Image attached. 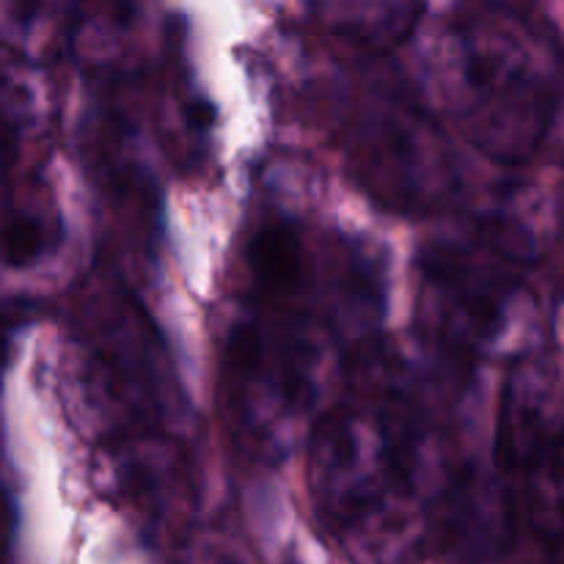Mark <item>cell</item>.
I'll list each match as a JSON object with an SVG mask.
<instances>
[{
    "label": "cell",
    "instance_id": "6",
    "mask_svg": "<svg viewBox=\"0 0 564 564\" xmlns=\"http://www.w3.org/2000/svg\"><path fill=\"white\" fill-rule=\"evenodd\" d=\"M83 306V408L91 411L102 446L124 477L174 474L180 463V405L163 352L149 325L119 292L94 295Z\"/></svg>",
    "mask_w": 564,
    "mask_h": 564
},
{
    "label": "cell",
    "instance_id": "5",
    "mask_svg": "<svg viewBox=\"0 0 564 564\" xmlns=\"http://www.w3.org/2000/svg\"><path fill=\"white\" fill-rule=\"evenodd\" d=\"M534 257L532 229L488 213L438 231L416 259L413 323L424 350L455 375L482 361L499 336Z\"/></svg>",
    "mask_w": 564,
    "mask_h": 564
},
{
    "label": "cell",
    "instance_id": "1",
    "mask_svg": "<svg viewBox=\"0 0 564 564\" xmlns=\"http://www.w3.org/2000/svg\"><path fill=\"white\" fill-rule=\"evenodd\" d=\"M386 281L361 240L264 213L242 240L220 341V405L251 457L306 438L361 347L380 336Z\"/></svg>",
    "mask_w": 564,
    "mask_h": 564
},
{
    "label": "cell",
    "instance_id": "2",
    "mask_svg": "<svg viewBox=\"0 0 564 564\" xmlns=\"http://www.w3.org/2000/svg\"><path fill=\"white\" fill-rule=\"evenodd\" d=\"M303 441L319 523L352 554L391 560L430 527L427 408L383 336L352 356Z\"/></svg>",
    "mask_w": 564,
    "mask_h": 564
},
{
    "label": "cell",
    "instance_id": "4",
    "mask_svg": "<svg viewBox=\"0 0 564 564\" xmlns=\"http://www.w3.org/2000/svg\"><path fill=\"white\" fill-rule=\"evenodd\" d=\"M350 47L356 58H339L317 83L341 163L386 209L411 218L438 213L457 187L438 110L383 58L386 50Z\"/></svg>",
    "mask_w": 564,
    "mask_h": 564
},
{
    "label": "cell",
    "instance_id": "9",
    "mask_svg": "<svg viewBox=\"0 0 564 564\" xmlns=\"http://www.w3.org/2000/svg\"><path fill=\"white\" fill-rule=\"evenodd\" d=\"M319 20L336 39L372 50H389L416 28L424 0H312Z\"/></svg>",
    "mask_w": 564,
    "mask_h": 564
},
{
    "label": "cell",
    "instance_id": "7",
    "mask_svg": "<svg viewBox=\"0 0 564 564\" xmlns=\"http://www.w3.org/2000/svg\"><path fill=\"white\" fill-rule=\"evenodd\" d=\"M499 521L510 543L543 560L564 556V416L532 372H516L501 391L496 422Z\"/></svg>",
    "mask_w": 564,
    "mask_h": 564
},
{
    "label": "cell",
    "instance_id": "3",
    "mask_svg": "<svg viewBox=\"0 0 564 564\" xmlns=\"http://www.w3.org/2000/svg\"><path fill=\"white\" fill-rule=\"evenodd\" d=\"M435 110L482 158L523 165L540 152L562 88L556 39L512 6H466L433 55Z\"/></svg>",
    "mask_w": 564,
    "mask_h": 564
},
{
    "label": "cell",
    "instance_id": "8",
    "mask_svg": "<svg viewBox=\"0 0 564 564\" xmlns=\"http://www.w3.org/2000/svg\"><path fill=\"white\" fill-rule=\"evenodd\" d=\"M53 240V215L28 182L20 180L17 127L0 110V264L20 268Z\"/></svg>",
    "mask_w": 564,
    "mask_h": 564
}]
</instances>
